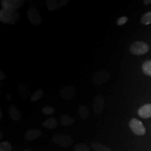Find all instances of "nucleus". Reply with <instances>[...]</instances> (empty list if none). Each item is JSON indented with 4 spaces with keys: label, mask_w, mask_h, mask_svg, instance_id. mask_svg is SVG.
<instances>
[{
    "label": "nucleus",
    "mask_w": 151,
    "mask_h": 151,
    "mask_svg": "<svg viewBox=\"0 0 151 151\" xmlns=\"http://www.w3.org/2000/svg\"><path fill=\"white\" fill-rule=\"evenodd\" d=\"M20 18V14L16 11H9L2 9L0 11V21L4 24H14Z\"/></svg>",
    "instance_id": "1"
},
{
    "label": "nucleus",
    "mask_w": 151,
    "mask_h": 151,
    "mask_svg": "<svg viewBox=\"0 0 151 151\" xmlns=\"http://www.w3.org/2000/svg\"><path fill=\"white\" fill-rule=\"evenodd\" d=\"M149 46L143 41H136L130 46L129 51L135 55H142L149 50Z\"/></svg>",
    "instance_id": "2"
},
{
    "label": "nucleus",
    "mask_w": 151,
    "mask_h": 151,
    "mask_svg": "<svg viewBox=\"0 0 151 151\" xmlns=\"http://www.w3.org/2000/svg\"><path fill=\"white\" fill-rule=\"evenodd\" d=\"M110 73L106 70H101L94 73L92 75L91 81L92 83L96 86H100L105 83L110 78Z\"/></svg>",
    "instance_id": "3"
},
{
    "label": "nucleus",
    "mask_w": 151,
    "mask_h": 151,
    "mask_svg": "<svg viewBox=\"0 0 151 151\" xmlns=\"http://www.w3.org/2000/svg\"><path fill=\"white\" fill-rule=\"evenodd\" d=\"M52 142L62 148H67L73 143V139L71 137L65 134H56L52 139Z\"/></svg>",
    "instance_id": "4"
},
{
    "label": "nucleus",
    "mask_w": 151,
    "mask_h": 151,
    "mask_svg": "<svg viewBox=\"0 0 151 151\" xmlns=\"http://www.w3.org/2000/svg\"><path fill=\"white\" fill-rule=\"evenodd\" d=\"M1 6L3 9L9 11H18L24 4L23 0H2Z\"/></svg>",
    "instance_id": "5"
},
{
    "label": "nucleus",
    "mask_w": 151,
    "mask_h": 151,
    "mask_svg": "<svg viewBox=\"0 0 151 151\" xmlns=\"http://www.w3.org/2000/svg\"><path fill=\"white\" fill-rule=\"evenodd\" d=\"M129 126L134 134L138 136H143L146 134V130L143 124L137 119H132L129 121Z\"/></svg>",
    "instance_id": "6"
},
{
    "label": "nucleus",
    "mask_w": 151,
    "mask_h": 151,
    "mask_svg": "<svg viewBox=\"0 0 151 151\" xmlns=\"http://www.w3.org/2000/svg\"><path fill=\"white\" fill-rule=\"evenodd\" d=\"M27 14L29 22L34 25L38 26L42 22V18H41L40 13L35 7H30V8H29L27 10Z\"/></svg>",
    "instance_id": "7"
},
{
    "label": "nucleus",
    "mask_w": 151,
    "mask_h": 151,
    "mask_svg": "<svg viewBox=\"0 0 151 151\" xmlns=\"http://www.w3.org/2000/svg\"><path fill=\"white\" fill-rule=\"evenodd\" d=\"M60 97L65 101H69L74 97L76 93V88L71 85H68L62 87L60 90Z\"/></svg>",
    "instance_id": "8"
},
{
    "label": "nucleus",
    "mask_w": 151,
    "mask_h": 151,
    "mask_svg": "<svg viewBox=\"0 0 151 151\" xmlns=\"http://www.w3.org/2000/svg\"><path fill=\"white\" fill-rule=\"evenodd\" d=\"M105 106L104 97L101 94H97L94 98L93 102H92V109L94 112L97 114H99L104 111Z\"/></svg>",
    "instance_id": "9"
},
{
    "label": "nucleus",
    "mask_w": 151,
    "mask_h": 151,
    "mask_svg": "<svg viewBox=\"0 0 151 151\" xmlns=\"http://www.w3.org/2000/svg\"><path fill=\"white\" fill-rule=\"evenodd\" d=\"M69 3L67 0H48L46 1V7L49 11H53L62 8Z\"/></svg>",
    "instance_id": "10"
},
{
    "label": "nucleus",
    "mask_w": 151,
    "mask_h": 151,
    "mask_svg": "<svg viewBox=\"0 0 151 151\" xmlns=\"http://www.w3.org/2000/svg\"><path fill=\"white\" fill-rule=\"evenodd\" d=\"M138 114L144 119L151 118V104H147L141 106L138 111Z\"/></svg>",
    "instance_id": "11"
},
{
    "label": "nucleus",
    "mask_w": 151,
    "mask_h": 151,
    "mask_svg": "<svg viewBox=\"0 0 151 151\" xmlns=\"http://www.w3.org/2000/svg\"><path fill=\"white\" fill-rule=\"evenodd\" d=\"M41 134H42V132H41V130L37 129H33L28 130L26 132L25 135H24V138H25V139L27 141H32L39 139L41 136Z\"/></svg>",
    "instance_id": "12"
},
{
    "label": "nucleus",
    "mask_w": 151,
    "mask_h": 151,
    "mask_svg": "<svg viewBox=\"0 0 151 151\" xmlns=\"http://www.w3.org/2000/svg\"><path fill=\"white\" fill-rule=\"evenodd\" d=\"M9 116L14 121H19L22 118V113L16 106L11 105L9 108Z\"/></svg>",
    "instance_id": "13"
},
{
    "label": "nucleus",
    "mask_w": 151,
    "mask_h": 151,
    "mask_svg": "<svg viewBox=\"0 0 151 151\" xmlns=\"http://www.w3.org/2000/svg\"><path fill=\"white\" fill-rule=\"evenodd\" d=\"M18 90L19 94L24 99H27L30 94V87L25 83H20L18 86Z\"/></svg>",
    "instance_id": "14"
},
{
    "label": "nucleus",
    "mask_w": 151,
    "mask_h": 151,
    "mask_svg": "<svg viewBox=\"0 0 151 151\" xmlns=\"http://www.w3.org/2000/svg\"><path fill=\"white\" fill-rule=\"evenodd\" d=\"M74 118L67 114H63L60 117V123L63 127H69L71 124H74Z\"/></svg>",
    "instance_id": "15"
},
{
    "label": "nucleus",
    "mask_w": 151,
    "mask_h": 151,
    "mask_svg": "<svg viewBox=\"0 0 151 151\" xmlns=\"http://www.w3.org/2000/svg\"><path fill=\"white\" fill-rule=\"evenodd\" d=\"M78 115L80 118L83 120H87L90 117V113L88 108L83 104H81L78 109Z\"/></svg>",
    "instance_id": "16"
},
{
    "label": "nucleus",
    "mask_w": 151,
    "mask_h": 151,
    "mask_svg": "<svg viewBox=\"0 0 151 151\" xmlns=\"http://www.w3.org/2000/svg\"><path fill=\"white\" fill-rule=\"evenodd\" d=\"M43 127L47 129H55L58 126V122L55 118H49L43 122Z\"/></svg>",
    "instance_id": "17"
},
{
    "label": "nucleus",
    "mask_w": 151,
    "mask_h": 151,
    "mask_svg": "<svg viewBox=\"0 0 151 151\" xmlns=\"http://www.w3.org/2000/svg\"><path fill=\"white\" fill-rule=\"evenodd\" d=\"M94 151H113L110 148L97 142H93L91 145Z\"/></svg>",
    "instance_id": "18"
},
{
    "label": "nucleus",
    "mask_w": 151,
    "mask_h": 151,
    "mask_svg": "<svg viewBox=\"0 0 151 151\" xmlns=\"http://www.w3.org/2000/svg\"><path fill=\"white\" fill-rule=\"evenodd\" d=\"M43 94H44V91L43 90H38L32 94V95L31 96V98H30V100L32 101H39V99H41L43 97Z\"/></svg>",
    "instance_id": "19"
},
{
    "label": "nucleus",
    "mask_w": 151,
    "mask_h": 151,
    "mask_svg": "<svg viewBox=\"0 0 151 151\" xmlns=\"http://www.w3.org/2000/svg\"><path fill=\"white\" fill-rule=\"evenodd\" d=\"M143 72L146 76H151V60L145 62L142 65Z\"/></svg>",
    "instance_id": "20"
},
{
    "label": "nucleus",
    "mask_w": 151,
    "mask_h": 151,
    "mask_svg": "<svg viewBox=\"0 0 151 151\" xmlns=\"http://www.w3.org/2000/svg\"><path fill=\"white\" fill-rule=\"evenodd\" d=\"M141 22L143 24H149L151 23V11L145 14L141 18Z\"/></svg>",
    "instance_id": "21"
},
{
    "label": "nucleus",
    "mask_w": 151,
    "mask_h": 151,
    "mask_svg": "<svg viewBox=\"0 0 151 151\" xmlns=\"http://www.w3.org/2000/svg\"><path fill=\"white\" fill-rule=\"evenodd\" d=\"M12 146L9 141H3L0 143V151H13Z\"/></svg>",
    "instance_id": "22"
},
{
    "label": "nucleus",
    "mask_w": 151,
    "mask_h": 151,
    "mask_svg": "<svg viewBox=\"0 0 151 151\" xmlns=\"http://www.w3.org/2000/svg\"><path fill=\"white\" fill-rule=\"evenodd\" d=\"M90 148L85 143H78L75 146L74 151H90Z\"/></svg>",
    "instance_id": "23"
},
{
    "label": "nucleus",
    "mask_w": 151,
    "mask_h": 151,
    "mask_svg": "<svg viewBox=\"0 0 151 151\" xmlns=\"http://www.w3.org/2000/svg\"><path fill=\"white\" fill-rule=\"evenodd\" d=\"M55 109L53 107L50 106H46L42 109V112L43 114L47 115V116H50L52 115L55 113Z\"/></svg>",
    "instance_id": "24"
},
{
    "label": "nucleus",
    "mask_w": 151,
    "mask_h": 151,
    "mask_svg": "<svg viewBox=\"0 0 151 151\" xmlns=\"http://www.w3.org/2000/svg\"><path fill=\"white\" fill-rule=\"evenodd\" d=\"M127 20H128V18L127 17L125 16L121 17V18H120L118 20H117V24H118V25L119 26L123 25L124 24H125L126 22H127Z\"/></svg>",
    "instance_id": "25"
},
{
    "label": "nucleus",
    "mask_w": 151,
    "mask_h": 151,
    "mask_svg": "<svg viewBox=\"0 0 151 151\" xmlns=\"http://www.w3.org/2000/svg\"><path fill=\"white\" fill-rule=\"evenodd\" d=\"M6 78V75L5 74V73L3 72L2 71H0V80L4 81Z\"/></svg>",
    "instance_id": "26"
},
{
    "label": "nucleus",
    "mask_w": 151,
    "mask_h": 151,
    "mask_svg": "<svg viewBox=\"0 0 151 151\" xmlns=\"http://www.w3.org/2000/svg\"><path fill=\"white\" fill-rule=\"evenodd\" d=\"M143 3L146 5L151 4V0H144V1H143Z\"/></svg>",
    "instance_id": "27"
},
{
    "label": "nucleus",
    "mask_w": 151,
    "mask_h": 151,
    "mask_svg": "<svg viewBox=\"0 0 151 151\" xmlns=\"http://www.w3.org/2000/svg\"><path fill=\"white\" fill-rule=\"evenodd\" d=\"M24 151H32V150H29V149H26V150H24Z\"/></svg>",
    "instance_id": "28"
}]
</instances>
